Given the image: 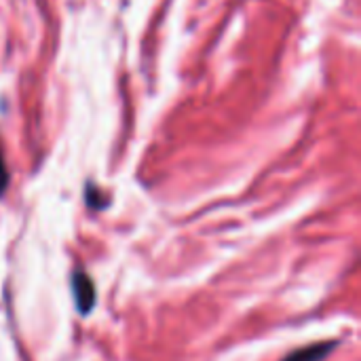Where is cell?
<instances>
[{
  "label": "cell",
  "instance_id": "7a4b0ae2",
  "mask_svg": "<svg viewBox=\"0 0 361 361\" xmlns=\"http://www.w3.org/2000/svg\"><path fill=\"white\" fill-rule=\"evenodd\" d=\"M330 351V345L322 343V345H315V347H305L292 355H288L286 361H319L326 353Z\"/></svg>",
  "mask_w": 361,
  "mask_h": 361
},
{
  "label": "cell",
  "instance_id": "3957f363",
  "mask_svg": "<svg viewBox=\"0 0 361 361\" xmlns=\"http://www.w3.org/2000/svg\"><path fill=\"white\" fill-rule=\"evenodd\" d=\"M8 186V171H6V165H4V159H2V150H0V195L6 190Z\"/></svg>",
  "mask_w": 361,
  "mask_h": 361
},
{
  "label": "cell",
  "instance_id": "6da1fadb",
  "mask_svg": "<svg viewBox=\"0 0 361 361\" xmlns=\"http://www.w3.org/2000/svg\"><path fill=\"white\" fill-rule=\"evenodd\" d=\"M72 283H74V292H76L78 309H80V313H87V311L93 307V302H95V290H93V283H91V279H89L85 273H76V275H74V279H72Z\"/></svg>",
  "mask_w": 361,
  "mask_h": 361
}]
</instances>
